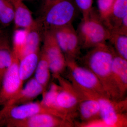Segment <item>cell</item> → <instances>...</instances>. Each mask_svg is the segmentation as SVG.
Returning a JSON list of instances; mask_svg holds the SVG:
<instances>
[{
	"mask_svg": "<svg viewBox=\"0 0 127 127\" xmlns=\"http://www.w3.org/2000/svg\"><path fill=\"white\" fill-rule=\"evenodd\" d=\"M59 0H43V6L42 8L48 6Z\"/></svg>",
	"mask_w": 127,
	"mask_h": 127,
	"instance_id": "obj_29",
	"label": "cell"
},
{
	"mask_svg": "<svg viewBox=\"0 0 127 127\" xmlns=\"http://www.w3.org/2000/svg\"><path fill=\"white\" fill-rule=\"evenodd\" d=\"M79 11L81 12L83 18H86L93 9V0H74Z\"/></svg>",
	"mask_w": 127,
	"mask_h": 127,
	"instance_id": "obj_26",
	"label": "cell"
},
{
	"mask_svg": "<svg viewBox=\"0 0 127 127\" xmlns=\"http://www.w3.org/2000/svg\"><path fill=\"white\" fill-rule=\"evenodd\" d=\"M27 30L26 41L20 60L30 53L40 51L41 41L43 40L44 30L39 21H36L34 25Z\"/></svg>",
	"mask_w": 127,
	"mask_h": 127,
	"instance_id": "obj_14",
	"label": "cell"
},
{
	"mask_svg": "<svg viewBox=\"0 0 127 127\" xmlns=\"http://www.w3.org/2000/svg\"><path fill=\"white\" fill-rule=\"evenodd\" d=\"M14 55L12 64L4 75L0 87V105L6 104L23 87V82L18 72L19 59Z\"/></svg>",
	"mask_w": 127,
	"mask_h": 127,
	"instance_id": "obj_9",
	"label": "cell"
},
{
	"mask_svg": "<svg viewBox=\"0 0 127 127\" xmlns=\"http://www.w3.org/2000/svg\"><path fill=\"white\" fill-rule=\"evenodd\" d=\"M14 9L8 0H0V24L6 27L14 21Z\"/></svg>",
	"mask_w": 127,
	"mask_h": 127,
	"instance_id": "obj_23",
	"label": "cell"
},
{
	"mask_svg": "<svg viewBox=\"0 0 127 127\" xmlns=\"http://www.w3.org/2000/svg\"><path fill=\"white\" fill-rule=\"evenodd\" d=\"M14 56L8 41L0 47V87L4 75L12 64Z\"/></svg>",
	"mask_w": 127,
	"mask_h": 127,
	"instance_id": "obj_21",
	"label": "cell"
},
{
	"mask_svg": "<svg viewBox=\"0 0 127 127\" xmlns=\"http://www.w3.org/2000/svg\"><path fill=\"white\" fill-rule=\"evenodd\" d=\"M43 45L41 52L45 56L53 77L61 74L66 68V61L64 54L51 30L43 33Z\"/></svg>",
	"mask_w": 127,
	"mask_h": 127,
	"instance_id": "obj_8",
	"label": "cell"
},
{
	"mask_svg": "<svg viewBox=\"0 0 127 127\" xmlns=\"http://www.w3.org/2000/svg\"><path fill=\"white\" fill-rule=\"evenodd\" d=\"M86 98H93L100 107V117L108 127H127V99L116 101L96 94L81 93Z\"/></svg>",
	"mask_w": 127,
	"mask_h": 127,
	"instance_id": "obj_4",
	"label": "cell"
},
{
	"mask_svg": "<svg viewBox=\"0 0 127 127\" xmlns=\"http://www.w3.org/2000/svg\"><path fill=\"white\" fill-rule=\"evenodd\" d=\"M41 113L56 116L52 111L43 106L40 102H31L18 105H4L0 111V127H7L13 122L24 120Z\"/></svg>",
	"mask_w": 127,
	"mask_h": 127,
	"instance_id": "obj_7",
	"label": "cell"
},
{
	"mask_svg": "<svg viewBox=\"0 0 127 127\" xmlns=\"http://www.w3.org/2000/svg\"><path fill=\"white\" fill-rule=\"evenodd\" d=\"M78 11L74 0H60L42 8L43 15L39 21L44 31L72 24Z\"/></svg>",
	"mask_w": 127,
	"mask_h": 127,
	"instance_id": "obj_3",
	"label": "cell"
},
{
	"mask_svg": "<svg viewBox=\"0 0 127 127\" xmlns=\"http://www.w3.org/2000/svg\"><path fill=\"white\" fill-rule=\"evenodd\" d=\"M113 79L121 99L125 98L127 91V60L115 53L112 64Z\"/></svg>",
	"mask_w": 127,
	"mask_h": 127,
	"instance_id": "obj_11",
	"label": "cell"
},
{
	"mask_svg": "<svg viewBox=\"0 0 127 127\" xmlns=\"http://www.w3.org/2000/svg\"><path fill=\"white\" fill-rule=\"evenodd\" d=\"M40 51L30 53L19 60V76L23 82L35 72L40 58Z\"/></svg>",
	"mask_w": 127,
	"mask_h": 127,
	"instance_id": "obj_18",
	"label": "cell"
},
{
	"mask_svg": "<svg viewBox=\"0 0 127 127\" xmlns=\"http://www.w3.org/2000/svg\"><path fill=\"white\" fill-rule=\"evenodd\" d=\"M21 0L24 1L31 0Z\"/></svg>",
	"mask_w": 127,
	"mask_h": 127,
	"instance_id": "obj_32",
	"label": "cell"
},
{
	"mask_svg": "<svg viewBox=\"0 0 127 127\" xmlns=\"http://www.w3.org/2000/svg\"><path fill=\"white\" fill-rule=\"evenodd\" d=\"M77 116L80 122H87L101 118L100 107L96 100L86 98L80 103L77 108Z\"/></svg>",
	"mask_w": 127,
	"mask_h": 127,
	"instance_id": "obj_15",
	"label": "cell"
},
{
	"mask_svg": "<svg viewBox=\"0 0 127 127\" xmlns=\"http://www.w3.org/2000/svg\"><path fill=\"white\" fill-rule=\"evenodd\" d=\"M116 0H97V11L104 22L111 13Z\"/></svg>",
	"mask_w": 127,
	"mask_h": 127,
	"instance_id": "obj_25",
	"label": "cell"
},
{
	"mask_svg": "<svg viewBox=\"0 0 127 127\" xmlns=\"http://www.w3.org/2000/svg\"><path fill=\"white\" fill-rule=\"evenodd\" d=\"M53 77L58 80L61 87L57 96L58 104L67 120L74 124L75 118L78 116L79 103L86 98L69 80L61 75H57Z\"/></svg>",
	"mask_w": 127,
	"mask_h": 127,
	"instance_id": "obj_6",
	"label": "cell"
},
{
	"mask_svg": "<svg viewBox=\"0 0 127 127\" xmlns=\"http://www.w3.org/2000/svg\"><path fill=\"white\" fill-rule=\"evenodd\" d=\"M81 49H88L106 43L111 32L100 17L97 10L93 8L83 18L76 31Z\"/></svg>",
	"mask_w": 127,
	"mask_h": 127,
	"instance_id": "obj_2",
	"label": "cell"
},
{
	"mask_svg": "<svg viewBox=\"0 0 127 127\" xmlns=\"http://www.w3.org/2000/svg\"><path fill=\"white\" fill-rule=\"evenodd\" d=\"M35 72V79L46 89L50 80L51 72L47 59L41 52Z\"/></svg>",
	"mask_w": 127,
	"mask_h": 127,
	"instance_id": "obj_20",
	"label": "cell"
},
{
	"mask_svg": "<svg viewBox=\"0 0 127 127\" xmlns=\"http://www.w3.org/2000/svg\"><path fill=\"white\" fill-rule=\"evenodd\" d=\"M111 32L127 35V15L123 18L118 28L115 31Z\"/></svg>",
	"mask_w": 127,
	"mask_h": 127,
	"instance_id": "obj_28",
	"label": "cell"
},
{
	"mask_svg": "<svg viewBox=\"0 0 127 127\" xmlns=\"http://www.w3.org/2000/svg\"><path fill=\"white\" fill-rule=\"evenodd\" d=\"M66 68L68 80L80 92L96 94L108 97L99 79L88 68L79 65L75 60L66 61Z\"/></svg>",
	"mask_w": 127,
	"mask_h": 127,
	"instance_id": "obj_5",
	"label": "cell"
},
{
	"mask_svg": "<svg viewBox=\"0 0 127 127\" xmlns=\"http://www.w3.org/2000/svg\"><path fill=\"white\" fill-rule=\"evenodd\" d=\"M115 53L113 47L103 43L91 48L81 61L83 66L96 76L108 97L118 101L123 99L113 79L112 64Z\"/></svg>",
	"mask_w": 127,
	"mask_h": 127,
	"instance_id": "obj_1",
	"label": "cell"
},
{
	"mask_svg": "<svg viewBox=\"0 0 127 127\" xmlns=\"http://www.w3.org/2000/svg\"><path fill=\"white\" fill-rule=\"evenodd\" d=\"M46 90L34 78H32L15 97L4 105H18L31 102Z\"/></svg>",
	"mask_w": 127,
	"mask_h": 127,
	"instance_id": "obj_12",
	"label": "cell"
},
{
	"mask_svg": "<svg viewBox=\"0 0 127 127\" xmlns=\"http://www.w3.org/2000/svg\"><path fill=\"white\" fill-rule=\"evenodd\" d=\"M8 41L7 37L5 36L4 34L0 36V47Z\"/></svg>",
	"mask_w": 127,
	"mask_h": 127,
	"instance_id": "obj_30",
	"label": "cell"
},
{
	"mask_svg": "<svg viewBox=\"0 0 127 127\" xmlns=\"http://www.w3.org/2000/svg\"><path fill=\"white\" fill-rule=\"evenodd\" d=\"M67 54L66 57L67 60H75L79 57L81 49L76 31L72 24L67 26Z\"/></svg>",
	"mask_w": 127,
	"mask_h": 127,
	"instance_id": "obj_19",
	"label": "cell"
},
{
	"mask_svg": "<svg viewBox=\"0 0 127 127\" xmlns=\"http://www.w3.org/2000/svg\"><path fill=\"white\" fill-rule=\"evenodd\" d=\"M74 126L78 127H108L101 118L96 119L87 122L75 121Z\"/></svg>",
	"mask_w": 127,
	"mask_h": 127,
	"instance_id": "obj_27",
	"label": "cell"
},
{
	"mask_svg": "<svg viewBox=\"0 0 127 127\" xmlns=\"http://www.w3.org/2000/svg\"><path fill=\"white\" fill-rule=\"evenodd\" d=\"M74 124L51 114L41 113L11 123L7 127H70Z\"/></svg>",
	"mask_w": 127,
	"mask_h": 127,
	"instance_id": "obj_10",
	"label": "cell"
},
{
	"mask_svg": "<svg viewBox=\"0 0 127 127\" xmlns=\"http://www.w3.org/2000/svg\"><path fill=\"white\" fill-rule=\"evenodd\" d=\"M109 40L114 46L116 53L127 60V35L111 32Z\"/></svg>",
	"mask_w": 127,
	"mask_h": 127,
	"instance_id": "obj_22",
	"label": "cell"
},
{
	"mask_svg": "<svg viewBox=\"0 0 127 127\" xmlns=\"http://www.w3.org/2000/svg\"><path fill=\"white\" fill-rule=\"evenodd\" d=\"M60 89L61 87L59 85L52 82L49 90H45L42 94V98L40 102L44 106L52 111L57 116L68 121L60 109L57 102V96Z\"/></svg>",
	"mask_w": 127,
	"mask_h": 127,
	"instance_id": "obj_16",
	"label": "cell"
},
{
	"mask_svg": "<svg viewBox=\"0 0 127 127\" xmlns=\"http://www.w3.org/2000/svg\"><path fill=\"white\" fill-rule=\"evenodd\" d=\"M14 9V22L15 30H28L34 25L36 21L32 12L21 0H8Z\"/></svg>",
	"mask_w": 127,
	"mask_h": 127,
	"instance_id": "obj_13",
	"label": "cell"
},
{
	"mask_svg": "<svg viewBox=\"0 0 127 127\" xmlns=\"http://www.w3.org/2000/svg\"><path fill=\"white\" fill-rule=\"evenodd\" d=\"M27 30L25 29L15 30L13 36L12 51L20 60L26 41Z\"/></svg>",
	"mask_w": 127,
	"mask_h": 127,
	"instance_id": "obj_24",
	"label": "cell"
},
{
	"mask_svg": "<svg viewBox=\"0 0 127 127\" xmlns=\"http://www.w3.org/2000/svg\"><path fill=\"white\" fill-rule=\"evenodd\" d=\"M127 15V0H116L111 13L104 22L111 31H115Z\"/></svg>",
	"mask_w": 127,
	"mask_h": 127,
	"instance_id": "obj_17",
	"label": "cell"
},
{
	"mask_svg": "<svg viewBox=\"0 0 127 127\" xmlns=\"http://www.w3.org/2000/svg\"><path fill=\"white\" fill-rule=\"evenodd\" d=\"M2 34H3V32L0 29V36Z\"/></svg>",
	"mask_w": 127,
	"mask_h": 127,
	"instance_id": "obj_31",
	"label": "cell"
}]
</instances>
